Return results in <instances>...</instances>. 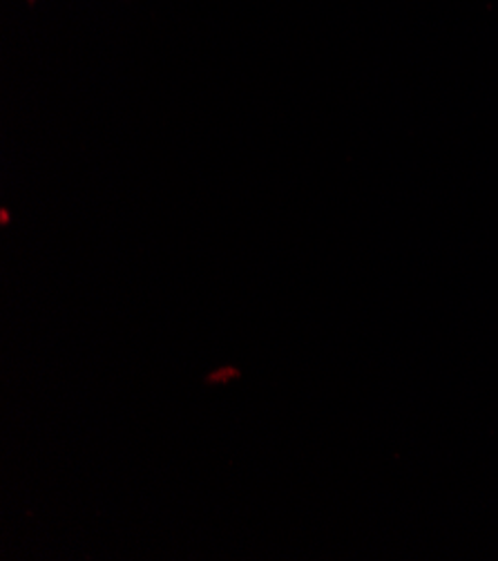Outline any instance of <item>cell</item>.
<instances>
[{
  "label": "cell",
  "instance_id": "6da1fadb",
  "mask_svg": "<svg viewBox=\"0 0 498 561\" xmlns=\"http://www.w3.org/2000/svg\"><path fill=\"white\" fill-rule=\"evenodd\" d=\"M231 376H240V371L238 369H231V367H224L221 371H217V374H210L206 380L208 382H227V380H231Z\"/></svg>",
  "mask_w": 498,
  "mask_h": 561
}]
</instances>
